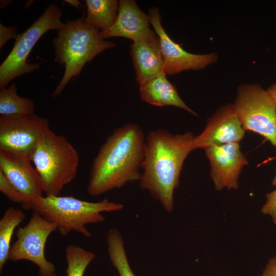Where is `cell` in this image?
Segmentation results:
<instances>
[{
	"label": "cell",
	"instance_id": "277c9868",
	"mask_svg": "<svg viewBox=\"0 0 276 276\" xmlns=\"http://www.w3.org/2000/svg\"><path fill=\"white\" fill-rule=\"evenodd\" d=\"M123 208L122 204L107 199L89 202L73 196L58 195L43 196L31 204L30 209L56 224L63 236L75 231L90 237L91 234L86 225L103 222L105 219L103 212H118Z\"/></svg>",
	"mask_w": 276,
	"mask_h": 276
},
{
	"label": "cell",
	"instance_id": "484cf974",
	"mask_svg": "<svg viewBox=\"0 0 276 276\" xmlns=\"http://www.w3.org/2000/svg\"><path fill=\"white\" fill-rule=\"evenodd\" d=\"M266 91L276 103V83H274L270 86L267 89Z\"/></svg>",
	"mask_w": 276,
	"mask_h": 276
},
{
	"label": "cell",
	"instance_id": "d4e9b609",
	"mask_svg": "<svg viewBox=\"0 0 276 276\" xmlns=\"http://www.w3.org/2000/svg\"><path fill=\"white\" fill-rule=\"evenodd\" d=\"M261 276H276V255L269 260Z\"/></svg>",
	"mask_w": 276,
	"mask_h": 276
},
{
	"label": "cell",
	"instance_id": "ac0fdd59",
	"mask_svg": "<svg viewBox=\"0 0 276 276\" xmlns=\"http://www.w3.org/2000/svg\"><path fill=\"white\" fill-rule=\"evenodd\" d=\"M26 214L21 209L8 208L0 219V271L8 260L15 229L24 221Z\"/></svg>",
	"mask_w": 276,
	"mask_h": 276
},
{
	"label": "cell",
	"instance_id": "e0dca14e",
	"mask_svg": "<svg viewBox=\"0 0 276 276\" xmlns=\"http://www.w3.org/2000/svg\"><path fill=\"white\" fill-rule=\"evenodd\" d=\"M87 13L85 17L87 24L101 29L110 28L115 22L118 13L117 0H86Z\"/></svg>",
	"mask_w": 276,
	"mask_h": 276
},
{
	"label": "cell",
	"instance_id": "ba28073f",
	"mask_svg": "<svg viewBox=\"0 0 276 276\" xmlns=\"http://www.w3.org/2000/svg\"><path fill=\"white\" fill-rule=\"evenodd\" d=\"M57 229L56 224L33 212L28 223L18 228L17 239L11 246L9 260L33 262L39 268L38 276H56L55 265L45 257L44 248L50 235Z\"/></svg>",
	"mask_w": 276,
	"mask_h": 276
},
{
	"label": "cell",
	"instance_id": "30bf717a",
	"mask_svg": "<svg viewBox=\"0 0 276 276\" xmlns=\"http://www.w3.org/2000/svg\"><path fill=\"white\" fill-rule=\"evenodd\" d=\"M150 23L159 40L164 60V73L172 75L183 71L201 70L215 63L218 56L215 53L194 54L184 50L169 37L162 25L159 10L152 7L148 11Z\"/></svg>",
	"mask_w": 276,
	"mask_h": 276
},
{
	"label": "cell",
	"instance_id": "7c38bea8",
	"mask_svg": "<svg viewBox=\"0 0 276 276\" xmlns=\"http://www.w3.org/2000/svg\"><path fill=\"white\" fill-rule=\"evenodd\" d=\"M245 132L234 104H227L208 119L202 132L194 137L193 148L205 149L228 143H239Z\"/></svg>",
	"mask_w": 276,
	"mask_h": 276
},
{
	"label": "cell",
	"instance_id": "3957f363",
	"mask_svg": "<svg viewBox=\"0 0 276 276\" xmlns=\"http://www.w3.org/2000/svg\"><path fill=\"white\" fill-rule=\"evenodd\" d=\"M116 45L114 42L102 39L99 28L87 24L84 16L63 24L57 30L53 47L55 60L64 66L65 71L52 97L59 95L70 79L80 74L87 62Z\"/></svg>",
	"mask_w": 276,
	"mask_h": 276
},
{
	"label": "cell",
	"instance_id": "603a6c76",
	"mask_svg": "<svg viewBox=\"0 0 276 276\" xmlns=\"http://www.w3.org/2000/svg\"><path fill=\"white\" fill-rule=\"evenodd\" d=\"M264 215H270L273 223L276 224V189L266 195V201L261 208Z\"/></svg>",
	"mask_w": 276,
	"mask_h": 276
},
{
	"label": "cell",
	"instance_id": "9a60e30c",
	"mask_svg": "<svg viewBox=\"0 0 276 276\" xmlns=\"http://www.w3.org/2000/svg\"><path fill=\"white\" fill-rule=\"evenodd\" d=\"M130 55L139 85L164 73L159 40L153 43L133 42Z\"/></svg>",
	"mask_w": 276,
	"mask_h": 276
},
{
	"label": "cell",
	"instance_id": "52a82bcc",
	"mask_svg": "<svg viewBox=\"0 0 276 276\" xmlns=\"http://www.w3.org/2000/svg\"><path fill=\"white\" fill-rule=\"evenodd\" d=\"M234 105L245 130L262 135L276 147V103L266 90L257 83L240 85Z\"/></svg>",
	"mask_w": 276,
	"mask_h": 276
},
{
	"label": "cell",
	"instance_id": "44dd1931",
	"mask_svg": "<svg viewBox=\"0 0 276 276\" xmlns=\"http://www.w3.org/2000/svg\"><path fill=\"white\" fill-rule=\"evenodd\" d=\"M95 258L92 251L78 245H68L65 248L67 276H83L87 267Z\"/></svg>",
	"mask_w": 276,
	"mask_h": 276
},
{
	"label": "cell",
	"instance_id": "8fae6325",
	"mask_svg": "<svg viewBox=\"0 0 276 276\" xmlns=\"http://www.w3.org/2000/svg\"><path fill=\"white\" fill-rule=\"evenodd\" d=\"M31 162L24 156L0 150V171L23 196L21 206L25 210H30L43 193L40 177Z\"/></svg>",
	"mask_w": 276,
	"mask_h": 276
},
{
	"label": "cell",
	"instance_id": "7402d4cb",
	"mask_svg": "<svg viewBox=\"0 0 276 276\" xmlns=\"http://www.w3.org/2000/svg\"><path fill=\"white\" fill-rule=\"evenodd\" d=\"M0 191L10 200L15 203H24L25 200L20 192L10 183L0 171Z\"/></svg>",
	"mask_w": 276,
	"mask_h": 276
},
{
	"label": "cell",
	"instance_id": "ffe728a7",
	"mask_svg": "<svg viewBox=\"0 0 276 276\" xmlns=\"http://www.w3.org/2000/svg\"><path fill=\"white\" fill-rule=\"evenodd\" d=\"M106 241L109 259L120 276H135L130 266L120 232L116 228L110 229Z\"/></svg>",
	"mask_w": 276,
	"mask_h": 276
},
{
	"label": "cell",
	"instance_id": "5b68a950",
	"mask_svg": "<svg viewBox=\"0 0 276 276\" xmlns=\"http://www.w3.org/2000/svg\"><path fill=\"white\" fill-rule=\"evenodd\" d=\"M32 162L40 177L45 196H58L76 176L79 156L64 136L49 128L39 140Z\"/></svg>",
	"mask_w": 276,
	"mask_h": 276
},
{
	"label": "cell",
	"instance_id": "4fadbf2b",
	"mask_svg": "<svg viewBox=\"0 0 276 276\" xmlns=\"http://www.w3.org/2000/svg\"><path fill=\"white\" fill-rule=\"evenodd\" d=\"M205 151L211 164L210 175L215 189H236L243 167L248 164L239 143L210 147Z\"/></svg>",
	"mask_w": 276,
	"mask_h": 276
},
{
	"label": "cell",
	"instance_id": "cb8c5ba5",
	"mask_svg": "<svg viewBox=\"0 0 276 276\" xmlns=\"http://www.w3.org/2000/svg\"><path fill=\"white\" fill-rule=\"evenodd\" d=\"M17 29L15 26L5 27L0 24V48L2 49L4 45L10 39H15Z\"/></svg>",
	"mask_w": 276,
	"mask_h": 276
},
{
	"label": "cell",
	"instance_id": "83f0119b",
	"mask_svg": "<svg viewBox=\"0 0 276 276\" xmlns=\"http://www.w3.org/2000/svg\"><path fill=\"white\" fill-rule=\"evenodd\" d=\"M11 1H1V8H4L11 3Z\"/></svg>",
	"mask_w": 276,
	"mask_h": 276
},
{
	"label": "cell",
	"instance_id": "d6986e66",
	"mask_svg": "<svg viewBox=\"0 0 276 276\" xmlns=\"http://www.w3.org/2000/svg\"><path fill=\"white\" fill-rule=\"evenodd\" d=\"M35 111L33 101L17 94L16 84L0 90V113L2 115H31Z\"/></svg>",
	"mask_w": 276,
	"mask_h": 276
},
{
	"label": "cell",
	"instance_id": "9c48e42d",
	"mask_svg": "<svg viewBox=\"0 0 276 276\" xmlns=\"http://www.w3.org/2000/svg\"><path fill=\"white\" fill-rule=\"evenodd\" d=\"M49 127L46 118L36 114L2 115L0 150L32 158L41 137Z\"/></svg>",
	"mask_w": 276,
	"mask_h": 276
},
{
	"label": "cell",
	"instance_id": "8992f818",
	"mask_svg": "<svg viewBox=\"0 0 276 276\" xmlns=\"http://www.w3.org/2000/svg\"><path fill=\"white\" fill-rule=\"evenodd\" d=\"M61 8L51 4L43 14L24 32L17 34L13 48L0 66V88L13 79L40 67V63H29L27 58L40 38L50 30H59L63 25L61 21Z\"/></svg>",
	"mask_w": 276,
	"mask_h": 276
},
{
	"label": "cell",
	"instance_id": "6da1fadb",
	"mask_svg": "<svg viewBox=\"0 0 276 276\" xmlns=\"http://www.w3.org/2000/svg\"><path fill=\"white\" fill-rule=\"evenodd\" d=\"M145 140L137 124L127 123L115 129L93 161L87 187L89 195L98 196L139 181Z\"/></svg>",
	"mask_w": 276,
	"mask_h": 276
},
{
	"label": "cell",
	"instance_id": "7a4b0ae2",
	"mask_svg": "<svg viewBox=\"0 0 276 276\" xmlns=\"http://www.w3.org/2000/svg\"><path fill=\"white\" fill-rule=\"evenodd\" d=\"M194 137L191 132L173 134L156 129L146 137L140 187L149 192L168 213L174 209V192L179 185L184 161L194 150Z\"/></svg>",
	"mask_w": 276,
	"mask_h": 276
},
{
	"label": "cell",
	"instance_id": "f1b7e54d",
	"mask_svg": "<svg viewBox=\"0 0 276 276\" xmlns=\"http://www.w3.org/2000/svg\"><path fill=\"white\" fill-rule=\"evenodd\" d=\"M272 183L273 186H276V175L275 177H274V178L273 179Z\"/></svg>",
	"mask_w": 276,
	"mask_h": 276
},
{
	"label": "cell",
	"instance_id": "5bb4252c",
	"mask_svg": "<svg viewBox=\"0 0 276 276\" xmlns=\"http://www.w3.org/2000/svg\"><path fill=\"white\" fill-rule=\"evenodd\" d=\"M148 15L145 14L133 0L119 2L116 20L108 29L99 32L103 39L111 37H123L133 42L153 43L159 40L156 33L150 29Z\"/></svg>",
	"mask_w": 276,
	"mask_h": 276
},
{
	"label": "cell",
	"instance_id": "4316f807",
	"mask_svg": "<svg viewBox=\"0 0 276 276\" xmlns=\"http://www.w3.org/2000/svg\"><path fill=\"white\" fill-rule=\"evenodd\" d=\"M64 1L74 7L79 8L80 3L77 0H65Z\"/></svg>",
	"mask_w": 276,
	"mask_h": 276
},
{
	"label": "cell",
	"instance_id": "2e32d148",
	"mask_svg": "<svg viewBox=\"0 0 276 276\" xmlns=\"http://www.w3.org/2000/svg\"><path fill=\"white\" fill-rule=\"evenodd\" d=\"M161 73L140 84V95L143 101L156 106H174L198 116L179 97L176 88Z\"/></svg>",
	"mask_w": 276,
	"mask_h": 276
}]
</instances>
